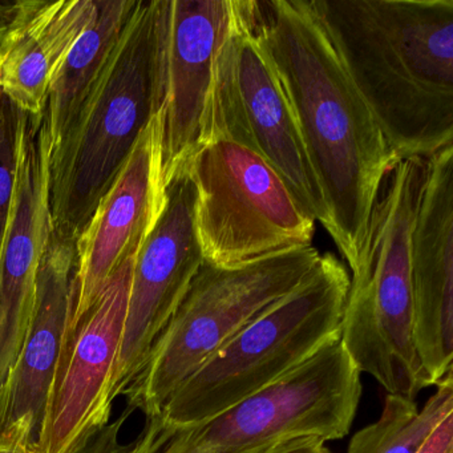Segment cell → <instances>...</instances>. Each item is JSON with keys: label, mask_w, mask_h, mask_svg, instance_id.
Here are the masks:
<instances>
[{"label": "cell", "mask_w": 453, "mask_h": 453, "mask_svg": "<svg viewBox=\"0 0 453 453\" xmlns=\"http://www.w3.org/2000/svg\"><path fill=\"white\" fill-rule=\"evenodd\" d=\"M254 31L293 108L327 205V233L354 272L373 203L399 158L311 0H256Z\"/></svg>", "instance_id": "6da1fadb"}, {"label": "cell", "mask_w": 453, "mask_h": 453, "mask_svg": "<svg viewBox=\"0 0 453 453\" xmlns=\"http://www.w3.org/2000/svg\"><path fill=\"white\" fill-rule=\"evenodd\" d=\"M399 160L453 145V0H311Z\"/></svg>", "instance_id": "7a4b0ae2"}, {"label": "cell", "mask_w": 453, "mask_h": 453, "mask_svg": "<svg viewBox=\"0 0 453 453\" xmlns=\"http://www.w3.org/2000/svg\"><path fill=\"white\" fill-rule=\"evenodd\" d=\"M163 108V0H136L70 131L50 153L52 233L75 243Z\"/></svg>", "instance_id": "3957f363"}, {"label": "cell", "mask_w": 453, "mask_h": 453, "mask_svg": "<svg viewBox=\"0 0 453 453\" xmlns=\"http://www.w3.org/2000/svg\"><path fill=\"white\" fill-rule=\"evenodd\" d=\"M426 158L399 160L371 211L359 261L349 277L341 342L360 373L387 395L415 400L429 383L413 342L411 248Z\"/></svg>", "instance_id": "277c9868"}, {"label": "cell", "mask_w": 453, "mask_h": 453, "mask_svg": "<svg viewBox=\"0 0 453 453\" xmlns=\"http://www.w3.org/2000/svg\"><path fill=\"white\" fill-rule=\"evenodd\" d=\"M349 288L346 265L320 254L309 275L267 307L184 381L164 405L161 423H201L262 391L341 338Z\"/></svg>", "instance_id": "5b68a950"}, {"label": "cell", "mask_w": 453, "mask_h": 453, "mask_svg": "<svg viewBox=\"0 0 453 453\" xmlns=\"http://www.w3.org/2000/svg\"><path fill=\"white\" fill-rule=\"evenodd\" d=\"M360 375L335 339L272 386L208 420L174 426L147 418L129 453H254L288 440L343 439L362 397Z\"/></svg>", "instance_id": "8992f818"}, {"label": "cell", "mask_w": 453, "mask_h": 453, "mask_svg": "<svg viewBox=\"0 0 453 453\" xmlns=\"http://www.w3.org/2000/svg\"><path fill=\"white\" fill-rule=\"evenodd\" d=\"M314 246L291 248L235 266L203 261L144 365L123 396L145 418L160 415L176 389L235 334L293 291L319 261Z\"/></svg>", "instance_id": "52a82bcc"}, {"label": "cell", "mask_w": 453, "mask_h": 453, "mask_svg": "<svg viewBox=\"0 0 453 453\" xmlns=\"http://www.w3.org/2000/svg\"><path fill=\"white\" fill-rule=\"evenodd\" d=\"M187 168L195 184L203 261L235 266L311 245L317 221L258 153L232 140H214Z\"/></svg>", "instance_id": "ba28073f"}, {"label": "cell", "mask_w": 453, "mask_h": 453, "mask_svg": "<svg viewBox=\"0 0 453 453\" xmlns=\"http://www.w3.org/2000/svg\"><path fill=\"white\" fill-rule=\"evenodd\" d=\"M248 10L249 0H163L164 188L216 139L225 67Z\"/></svg>", "instance_id": "9c48e42d"}, {"label": "cell", "mask_w": 453, "mask_h": 453, "mask_svg": "<svg viewBox=\"0 0 453 453\" xmlns=\"http://www.w3.org/2000/svg\"><path fill=\"white\" fill-rule=\"evenodd\" d=\"M256 0L235 36L217 111L216 140L258 153L282 177L304 211L330 229V216L293 108L254 31Z\"/></svg>", "instance_id": "30bf717a"}, {"label": "cell", "mask_w": 453, "mask_h": 453, "mask_svg": "<svg viewBox=\"0 0 453 453\" xmlns=\"http://www.w3.org/2000/svg\"><path fill=\"white\" fill-rule=\"evenodd\" d=\"M195 206V184L185 168L166 185L160 214L134 258L123 336L110 386L112 404L142 370L203 266Z\"/></svg>", "instance_id": "8fae6325"}, {"label": "cell", "mask_w": 453, "mask_h": 453, "mask_svg": "<svg viewBox=\"0 0 453 453\" xmlns=\"http://www.w3.org/2000/svg\"><path fill=\"white\" fill-rule=\"evenodd\" d=\"M134 259L123 265L70 333L58 367L43 429L33 453H71L110 423V386L120 349Z\"/></svg>", "instance_id": "7c38bea8"}, {"label": "cell", "mask_w": 453, "mask_h": 453, "mask_svg": "<svg viewBox=\"0 0 453 453\" xmlns=\"http://www.w3.org/2000/svg\"><path fill=\"white\" fill-rule=\"evenodd\" d=\"M75 243L52 233L36 280L33 320L0 386V450L38 445L73 311Z\"/></svg>", "instance_id": "4fadbf2b"}, {"label": "cell", "mask_w": 453, "mask_h": 453, "mask_svg": "<svg viewBox=\"0 0 453 453\" xmlns=\"http://www.w3.org/2000/svg\"><path fill=\"white\" fill-rule=\"evenodd\" d=\"M161 112L150 121L118 179L75 242L73 311L67 333L94 306L124 264L136 258L160 214Z\"/></svg>", "instance_id": "5bb4252c"}, {"label": "cell", "mask_w": 453, "mask_h": 453, "mask_svg": "<svg viewBox=\"0 0 453 453\" xmlns=\"http://www.w3.org/2000/svg\"><path fill=\"white\" fill-rule=\"evenodd\" d=\"M50 153L46 112H23L14 201L0 256V386L27 336L39 266L52 235Z\"/></svg>", "instance_id": "9a60e30c"}, {"label": "cell", "mask_w": 453, "mask_h": 453, "mask_svg": "<svg viewBox=\"0 0 453 453\" xmlns=\"http://www.w3.org/2000/svg\"><path fill=\"white\" fill-rule=\"evenodd\" d=\"M413 342L429 387L453 376V145L426 158L411 248Z\"/></svg>", "instance_id": "2e32d148"}, {"label": "cell", "mask_w": 453, "mask_h": 453, "mask_svg": "<svg viewBox=\"0 0 453 453\" xmlns=\"http://www.w3.org/2000/svg\"><path fill=\"white\" fill-rule=\"evenodd\" d=\"M95 17L96 0H31L4 44L0 92L23 112H43L55 76Z\"/></svg>", "instance_id": "e0dca14e"}, {"label": "cell", "mask_w": 453, "mask_h": 453, "mask_svg": "<svg viewBox=\"0 0 453 453\" xmlns=\"http://www.w3.org/2000/svg\"><path fill=\"white\" fill-rule=\"evenodd\" d=\"M136 0H96V17L55 76L44 112L51 152L70 131L95 81L118 43Z\"/></svg>", "instance_id": "ac0fdd59"}, {"label": "cell", "mask_w": 453, "mask_h": 453, "mask_svg": "<svg viewBox=\"0 0 453 453\" xmlns=\"http://www.w3.org/2000/svg\"><path fill=\"white\" fill-rule=\"evenodd\" d=\"M453 415V376L437 384L421 410L416 400L387 395L379 420L360 429L347 453H420L437 426Z\"/></svg>", "instance_id": "d6986e66"}, {"label": "cell", "mask_w": 453, "mask_h": 453, "mask_svg": "<svg viewBox=\"0 0 453 453\" xmlns=\"http://www.w3.org/2000/svg\"><path fill=\"white\" fill-rule=\"evenodd\" d=\"M23 111L0 92V256L6 240L17 184L18 144Z\"/></svg>", "instance_id": "ffe728a7"}, {"label": "cell", "mask_w": 453, "mask_h": 453, "mask_svg": "<svg viewBox=\"0 0 453 453\" xmlns=\"http://www.w3.org/2000/svg\"><path fill=\"white\" fill-rule=\"evenodd\" d=\"M254 453H331V450L323 440L304 437V439L277 442Z\"/></svg>", "instance_id": "44dd1931"}, {"label": "cell", "mask_w": 453, "mask_h": 453, "mask_svg": "<svg viewBox=\"0 0 453 453\" xmlns=\"http://www.w3.org/2000/svg\"><path fill=\"white\" fill-rule=\"evenodd\" d=\"M420 453H453V415L437 426Z\"/></svg>", "instance_id": "7402d4cb"}, {"label": "cell", "mask_w": 453, "mask_h": 453, "mask_svg": "<svg viewBox=\"0 0 453 453\" xmlns=\"http://www.w3.org/2000/svg\"><path fill=\"white\" fill-rule=\"evenodd\" d=\"M71 453H104L102 450L95 449V448L91 447H79L76 448L75 450H73Z\"/></svg>", "instance_id": "603a6c76"}, {"label": "cell", "mask_w": 453, "mask_h": 453, "mask_svg": "<svg viewBox=\"0 0 453 453\" xmlns=\"http://www.w3.org/2000/svg\"><path fill=\"white\" fill-rule=\"evenodd\" d=\"M0 453H25V452H19V450H0Z\"/></svg>", "instance_id": "cb8c5ba5"}]
</instances>
